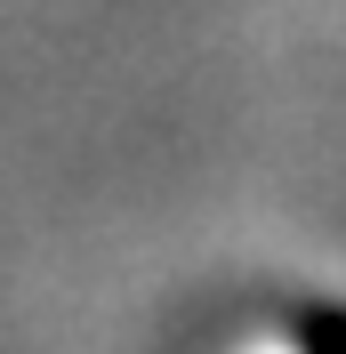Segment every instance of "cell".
<instances>
[{
  "label": "cell",
  "mask_w": 346,
  "mask_h": 354,
  "mask_svg": "<svg viewBox=\"0 0 346 354\" xmlns=\"http://www.w3.org/2000/svg\"><path fill=\"white\" fill-rule=\"evenodd\" d=\"M290 354H346V298H306L290 314Z\"/></svg>",
  "instance_id": "obj_1"
}]
</instances>
